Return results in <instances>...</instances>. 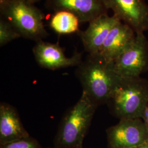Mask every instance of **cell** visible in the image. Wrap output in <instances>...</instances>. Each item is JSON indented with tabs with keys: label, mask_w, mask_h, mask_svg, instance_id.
Returning a JSON list of instances; mask_svg holds the SVG:
<instances>
[{
	"label": "cell",
	"mask_w": 148,
	"mask_h": 148,
	"mask_svg": "<svg viewBox=\"0 0 148 148\" xmlns=\"http://www.w3.org/2000/svg\"><path fill=\"white\" fill-rule=\"evenodd\" d=\"M76 76L85 93L97 107L107 103L119 76L112 62H109L98 54H88L76 69Z\"/></svg>",
	"instance_id": "6da1fadb"
},
{
	"label": "cell",
	"mask_w": 148,
	"mask_h": 148,
	"mask_svg": "<svg viewBox=\"0 0 148 148\" xmlns=\"http://www.w3.org/2000/svg\"><path fill=\"white\" fill-rule=\"evenodd\" d=\"M148 103V82L140 77H120L107 101L120 120L142 119Z\"/></svg>",
	"instance_id": "7a4b0ae2"
},
{
	"label": "cell",
	"mask_w": 148,
	"mask_h": 148,
	"mask_svg": "<svg viewBox=\"0 0 148 148\" xmlns=\"http://www.w3.org/2000/svg\"><path fill=\"white\" fill-rule=\"evenodd\" d=\"M97 106L82 92L65 114L55 137L56 148H82L83 142Z\"/></svg>",
	"instance_id": "3957f363"
},
{
	"label": "cell",
	"mask_w": 148,
	"mask_h": 148,
	"mask_svg": "<svg viewBox=\"0 0 148 148\" xmlns=\"http://www.w3.org/2000/svg\"><path fill=\"white\" fill-rule=\"evenodd\" d=\"M0 12L1 16L11 23L21 37L36 42L48 35L43 24L42 12L27 1H12Z\"/></svg>",
	"instance_id": "277c9868"
},
{
	"label": "cell",
	"mask_w": 148,
	"mask_h": 148,
	"mask_svg": "<svg viewBox=\"0 0 148 148\" xmlns=\"http://www.w3.org/2000/svg\"><path fill=\"white\" fill-rule=\"evenodd\" d=\"M115 71L123 78L140 77L148 69V40L144 33H136L132 43L112 62Z\"/></svg>",
	"instance_id": "5b68a950"
},
{
	"label": "cell",
	"mask_w": 148,
	"mask_h": 148,
	"mask_svg": "<svg viewBox=\"0 0 148 148\" xmlns=\"http://www.w3.org/2000/svg\"><path fill=\"white\" fill-rule=\"evenodd\" d=\"M109 148H132L148 139V132L142 119H122L106 131Z\"/></svg>",
	"instance_id": "8992f818"
},
{
	"label": "cell",
	"mask_w": 148,
	"mask_h": 148,
	"mask_svg": "<svg viewBox=\"0 0 148 148\" xmlns=\"http://www.w3.org/2000/svg\"><path fill=\"white\" fill-rule=\"evenodd\" d=\"M108 10L136 33L148 30V5L145 0H104Z\"/></svg>",
	"instance_id": "52a82bcc"
},
{
	"label": "cell",
	"mask_w": 148,
	"mask_h": 148,
	"mask_svg": "<svg viewBox=\"0 0 148 148\" xmlns=\"http://www.w3.org/2000/svg\"><path fill=\"white\" fill-rule=\"evenodd\" d=\"M32 51L38 64L49 70L77 66L82 62V53L76 52L72 57H68L58 44L45 42L42 40L36 42Z\"/></svg>",
	"instance_id": "ba28073f"
},
{
	"label": "cell",
	"mask_w": 148,
	"mask_h": 148,
	"mask_svg": "<svg viewBox=\"0 0 148 148\" xmlns=\"http://www.w3.org/2000/svg\"><path fill=\"white\" fill-rule=\"evenodd\" d=\"M46 6L54 12H70L77 16L80 23H90L109 11L104 0H47Z\"/></svg>",
	"instance_id": "9c48e42d"
},
{
	"label": "cell",
	"mask_w": 148,
	"mask_h": 148,
	"mask_svg": "<svg viewBox=\"0 0 148 148\" xmlns=\"http://www.w3.org/2000/svg\"><path fill=\"white\" fill-rule=\"evenodd\" d=\"M119 21L114 15L106 14L90 22L85 31H79L78 34L85 51L88 54L98 53L111 29Z\"/></svg>",
	"instance_id": "30bf717a"
},
{
	"label": "cell",
	"mask_w": 148,
	"mask_h": 148,
	"mask_svg": "<svg viewBox=\"0 0 148 148\" xmlns=\"http://www.w3.org/2000/svg\"><path fill=\"white\" fill-rule=\"evenodd\" d=\"M136 36L132 27L120 21L111 29L97 54L112 62L132 43Z\"/></svg>",
	"instance_id": "8fae6325"
},
{
	"label": "cell",
	"mask_w": 148,
	"mask_h": 148,
	"mask_svg": "<svg viewBox=\"0 0 148 148\" xmlns=\"http://www.w3.org/2000/svg\"><path fill=\"white\" fill-rule=\"evenodd\" d=\"M16 108L5 103L0 105V145L29 137Z\"/></svg>",
	"instance_id": "7c38bea8"
},
{
	"label": "cell",
	"mask_w": 148,
	"mask_h": 148,
	"mask_svg": "<svg viewBox=\"0 0 148 148\" xmlns=\"http://www.w3.org/2000/svg\"><path fill=\"white\" fill-rule=\"evenodd\" d=\"M79 19L73 13L66 11L55 12L49 24L53 30L59 34H70L79 32Z\"/></svg>",
	"instance_id": "4fadbf2b"
},
{
	"label": "cell",
	"mask_w": 148,
	"mask_h": 148,
	"mask_svg": "<svg viewBox=\"0 0 148 148\" xmlns=\"http://www.w3.org/2000/svg\"><path fill=\"white\" fill-rule=\"evenodd\" d=\"M21 37L19 33L11 23L1 16L0 19V46L2 47Z\"/></svg>",
	"instance_id": "5bb4252c"
},
{
	"label": "cell",
	"mask_w": 148,
	"mask_h": 148,
	"mask_svg": "<svg viewBox=\"0 0 148 148\" xmlns=\"http://www.w3.org/2000/svg\"><path fill=\"white\" fill-rule=\"evenodd\" d=\"M0 148H42L36 139L29 136L21 139L0 145Z\"/></svg>",
	"instance_id": "9a60e30c"
},
{
	"label": "cell",
	"mask_w": 148,
	"mask_h": 148,
	"mask_svg": "<svg viewBox=\"0 0 148 148\" xmlns=\"http://www.w3.org/2000/svg\"><path fill=\"white\" fill-rule=\"evenodd\" d=\"M142 119L144 122L148 132V103L144 109V111L143 112Z\"/></svg>",
	"instance_id": "2e32d148"
},
{
	"label": "cell",
	"mask_w": 148,
	"mask_h": 148,
	"mask_svg": "<svg viewBox=\"0 0 148 148\" xmlns=\"http://www.w3.org/2000/svg\"><path fill=\"white\" fill-rule=\"evenodd\" d=\"M11 2V0H0V12L3 11Z\"/></svg>",
	"instance_id": "e0dca14e"
},
{
	"label": "cell",
	"mask_w": 148,
	"mask_h": 148,
	"mask_svg": "<svg viewBox=\"0 0 148 148\" xmlns=\"http://www.w3.org/2000/svg\"><path fill=\"white\" fill-rule=\"evenodd\" d=\"M132 148H148V139L145 142Z\"/></svg>",
	"instance_id": "ac0fdd59"
},
{
	"label": "cell",
	"mask_w": 148,
	"mask_h": 148,
	"mask_svg": "<svg viewBox=\"0 0 148 148\" xmlns=\"http://www.w3.org/2000/svg\"><path fill=\"white\" fill-rule=\"evenodd\" d=\"M40 0H27V2L29 4L34 5L36 3L38 2Z\"/></svg>",
	"instance_id": "d6986e66"
},
{
	"label": "cell",
	"mask_w": 148,
	"mask_h": 148,
	"mask_svg": "<svg viewBox=\"0 0 148 148\" xmlns=\"http://www.w3.org/2000/svg\"><path fill=\"white\" fill-rule=\"evenodd\" d=\"M11 1H27V0H11Z\"/></svg>",
	"instance_id": "ffe728a7"
},
{
	"label": "cell",
	"mask_w": 148,
	"mask_h": 148,
	"mask_svg": "<svg viewBox=\"0 0 148 148\" xmlns=\"http://www.w3.org/2000/svg\"></svg>",
	"instance_id": "44dd1931"
}]
</instances>
